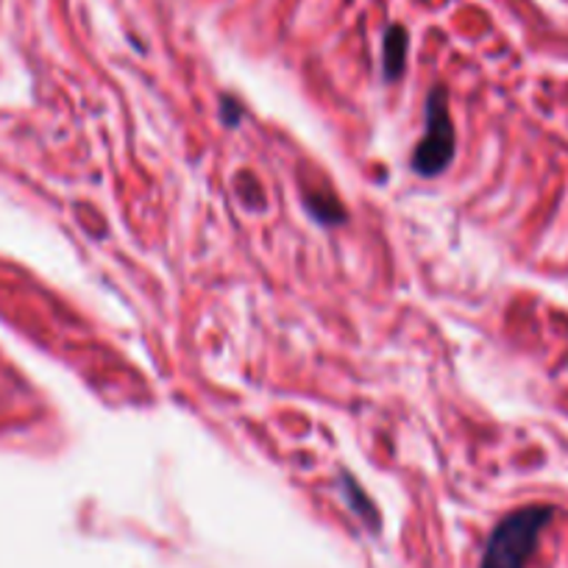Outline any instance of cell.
<instances>
[{
	"label": "cell",
	"mask_w": 568,
	"mask_h": 568,
	"mask_svg": "<svg viewBox=\"0 0 568 568\" xmlns=\"http://www.w3.org/2000/svg\"><path fill=\"white\" fill-rule=\"evenodd\" d=\"M551 521V507L535 505L501 518L490 532L479 568H527L540 532Z\"/></svg>",
	"instance_id": "obj_1"
},
{
	"label": "cell",
	"mask_w": 568,
	"mask_h": 568,
	"mask_svg": "<svg viewBox=\"0 0 568 568\" xmlns=\"http://www.w3.org/2000/svg\"><path fill=\"white\" fill-rule=\"evenodd\" d=\"M455 160V123L449 114L446 90H433L426 101V134L413 156V171L420 176H438Z\"/></svg>",
	"instance_id": "obj_2"
},
{
	"label": "cell",
	"mask_w": 568,
	"mask_h": 568,
	"mask_svg": "<svg viewBox=\"0 0 568 568\" xmlns=\"http://www.w3.org/2000/svg\"><path fill=\"white\" fill-rule=\"evenodd\" d=\"M404 59H407V31L402 26H393L385 37V75L387 79H398L404 70Z\"/></svg>",
	"instance_id": "obj_3"
}]
</instances>
